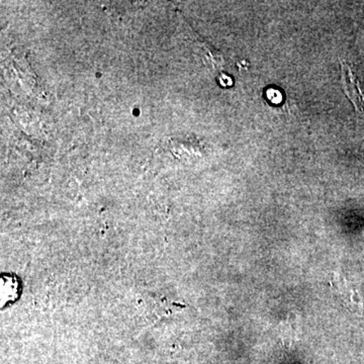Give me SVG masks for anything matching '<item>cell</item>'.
<instances>
[{
  "instance_id": "1",
  "label": "cell",
  "mask_w": 364,
  "mask_h": 364,
  "mask_svg": "<svg viewBox=\"0 0 364 364\" xmlns=\"http://www.w3.org/2000/svg\"><path fill=\"white\" fill-rule=\"evenodd\" d=\"M341 68L342 85H343L345 95L351 100L356 111L364 112V95L358 79L354 76L350 66L344 61L341 62Z\"/></svg>"
},
{
  "instance_id": "2",
  "label": "cell",
  "mask_w": 364,
  "mask_h": 364,
  "mask_svg": "<svg viewBox=\"0 0 364 364\" xmlns=\"http://www.w3.org/2000/svg\"><path fill=\"white\" fill-rule=\"evenodd\" d=\"M20 284L18 280L13 279V277L4 275L1 279V305L6 306L7 304L14 301L18 298L20 293Z\"/></svg>"
},
{
  "instance_id": "3",
  "label": "cell",
  "mask_w": 364,
  "mask_h": 364,
  "mask_svg": "<svg viewBox=\"0 0 364 364\" xmlns=\"http://www.w3.org/2000/svg\"><path fill=\"white\" fill-rule=\"evenodd\" d=\"M282 98H284V95L279 90L268 88L267 90V100L272 105H279L282 102Z\"/></svg>"
},
{
  "instance_id": "4",
  "label": "cell",
  "mask_w": 364,
  "mask_h": 364,
  "mask_svg": "<svg viewBox=\"0 0 364 364\" xmlns=\"http://www.w3.org/2000/svg\"><path fill=\"white\" fill-rule=\"evenodd\" d=\"M222 85H224V86H229V85H228L227 83V81L228 82L230 83V85H232V80L231 79H230L229 77H228V76H222Z\"/></svg>"
}]
</instances>
